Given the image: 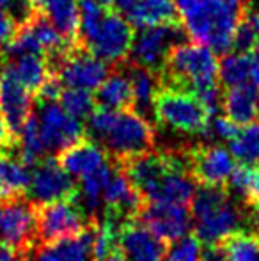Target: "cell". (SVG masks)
Masks as SVG:
<instances>
[{
	"mask_svg": "<svg viewBox=\"0 0 259 261\" xmlns=\"http://www.w3.org/2000/svg\"><path fill=\"white\" fill-rule=\"evenodd\" d=\"M160 75L162 86L188 91L195 94L211 114L222 101V86L218 82V57L206 45L195 41L176 43L169 50Z\"/></svg>",
	"mask_w": 259,
	"mask_h": 261,
	"instance_id": "obj_1",
	"label": "cell"
},
{
	"mask_svg": "<svg viewBox=\"0 0 259 261\" xmlns=\"http://www.w3.org/2000/svg\"><path fill=\"white\" fill-rule=\"evenodd\" d=\"M249 13V0H194L181 11V21L190 41L222 57L233 52L236 29Z\"/></svg>",
	"mask_w": 259,
	"mask_h": 261,
	"instance_id": "obj_2",
	"label": "cell"
},
{
	"mask_svg": "<svg viewBox=\"0 0 259 261\" xmlns=\"http://www.w3.org/2000/svg\"><path fill=\"white\" fill-rule=\"evenodd\" d=\"M194 234L204 244H218L242 227L243 213L231 203L225 187H199L190 203Z\"/></svg>",
	"mask_w": 259,
	"mask_h": 261,
	"instance_id": "obj_3",
	"label": "cell"
},
{
	"mask_svg": "<svg viewBox=\"0 0 259 261\" xmlns=\"http://www.w3.org/2000/svg\"><path fill=\"white\" fill-rule=\"evenodd\" d=\"M153 114L160 124L185 134L208 135L211 112L188 91L160 86L153 100Z\"/></svg>",
	"mask_w": 259,
	"mask_h": 261,
	"instance_id": "obj_4",
	"label": "cell"
},
{
	"mask_svg": "<svg viewBox=\"0 0 259 261\" xmlns=\"http://www.w3.org/2000/svg\"><path fill=\"white\" fill-rule=\"evenodd\" d=\"M155 137V130L140 112L135 109L119 110L114 124L100 144H103L105 151L114 158V162L121 164L128 158L153 151Z\"/></svg>",
	"mask_w": 259,
	"mask_h": 261,
	"instance_id": "obj_5",
	"label": "cell"
},
{
	"mask_svg": "<svg viewBox=\"0 0 259 261\" xmlns=\"http://www.w3.org/2000/svg\"><path fill=\"white\" fill-rule=\"evenodd\" d=\"M0 242L23 258H28L38 245V213L36 204L25 197L0 201Z\"/></svg>",
	"mask_w": 259,
	"mask_h": 261,
	"instance_id": "obj_6",
	"label": "cell"
},
{
	"mask_svg": "<svg viewBox=\"0 0 259 261\" xmlns=\"http://www.w3.org/2000/svg\"><path fill=\"white\" fill-rule=\"evenodd\" d=\"M112 66L101 61L85 48L80 41L73 43L69 50L53 66L52 73L61 79L63 86L76 89L96 91L112 73Z\"/></svg>",
	"mask_w": 259,
	"mask_h": 261,
	"instance_id": "obj_7",
	"label": "cell"
},
{
	"mask_svg": "<svg viewBox=\"0 0 259 261\" xmlns=\"http://www.w3.org/2000/svg\"><path fill=\"white\" fill-rule=\"evenodd\" d=\"M133 39L135 29L128 18L123 16L118 9H108L85 48L116 68L128 61Z\"/></svg>",
	"mask_w": 259,
	"mask_h": 261,
	"instance_id": "obj_8",
	"label": "cell"
},
{
	"mask_svg": "<svg viewBox=\"0 0 259 261\" xmlns=\"http://www.w3.org/2000/svg\"><path fill=\"white\" fill-rule=\"evenodd\" d=\"M36 213H38L39 244H52L63 238L76 237L93 222L80 208L76 197L36 204Z\"/></svg>",
	"mask_w": 259,
	"mask_h": 261,
	"instance_id": "obj_9",
	"label": "cell"
},
{
	"mask_svg": "<svg viewBox=\"0 0 259 261\" xmlns=\"http://www.w3.org/2000/svg\"><path fill=\"white\" fill-rule=\"evenodd\" d=\"M185 36L187 32L183 25H156L140 29V32L135 34L128 62L138 68L160 73L169 50L176 43H181Z\"/></svg>",
	"mask_w": 259,
	"mask_h": 261,
	"instance_id": "obj_10",
	"label": "cell"
},
{
	"mask_svg": "<svg viewBox=\"0 0 259 261\" xmlns=\"http://www.w3.org/2000/svg\"><path fill=\"white\" fill-rule=\"evenodd\" d=\"M188 174L200 187H227L236 158L222 146H194L183 153Z\"/></svg>",
	"mask_w": 259,
	"mask_h": 261,
	"instance_id": "obj_11",
	"label": "cell"
},
{
	"mask_svg": "<svg viewBox=\"0 0 259 261\" xmlns=\"http://www.w3.org/2000/svg\"><path fill=\"white\" fill-rule=\"evenodd\" d=\"M28 194L34 204H45L61 199H75L78 187L63 169L57 158H43L31 172Z\"/></svg>",
	"mask_w": 259,
	"mask_h": 261,
	"instance_id": "obj_12",
	"label": "cell"
},
{
	"mask_svg": "<svg viewBox=\"0 0 259 261\" xmlns=\"http://www.w3.org/2000/svg\"><path fill=\"white\" fill-rule=\"evenodd\" d=\"M137 220L144 224L155 237L165 244H172L174 240L188 234L192 227L190 206L169 203H146L142 204Z\"/></svg>",
	"mask_w": 259,
	"mask_h": 261,
	"instance_id": "obj_13",
	"label": "cell"
},
{
	"mask_svg": "<svg viewBox=\"0 0 259 261\" xmlns=\"http://www.w3.org/2000/svg\"><path fill=\"white\" fill-rule=\"evenodd\" d=\"M38 123L46 151L59 153L85 137V126L55 103H39Z\"/></svg>",
	"mask_w": 259,
	"mask_h": 261,
	"instance_id": "obj_14",
	"label": "cell"
},
{
	"mask_svg": "<svg viewBox=\"0 0 259 261\" xmlns=\"http://www.w3.org/2000/svg\"><path fill=\"white\" fill-rule=\"evenodd\" d=\"M34 93L20 84L7 64L4 75L0 76V114L16 139L20 137L27 119L34 114Z\"/></svg>",
	"mask_w": 259,
	"mask_h": 261,
	"instance_id": "obj_15",
	"label": "cell"
},
{
	"mask_svg": "<svg viewBox=\"0 0 259 261\" xmlns=\"http://www.w3.org/2000/svg\"><path fill=\"white\" fill-rule=\"evenodd\" d=\"M118 247L126 261H165L169 244L155 237L138 220H130L119 231Z\"/></svg>",
	"mask_w": 259,
	"mask_h": 261,
	"instance_id": "obj_16",
	"label": "cell"
},
{
	"mask_svg": "<svg viewBox=\"0 0 259 261\" xmlns=\"http://www.w3.org/2000/svg\"><path fill=\"white\" fill-rule=\"evenodd\" d=\"M98 222H91L76 237L63 238L52 244H39L28 258L32 261H94L93 245Z\"/></svg>",
	"mask_w": 259,
	"mask_h": 261,
	"instance_id": "obj_17",
	"label": "cell"
},
{
	"mask_svg": "<svg viewBox=\"0 0 259 261\" xmlns=\"http://www.w3.org/2000/svg\"><path fill=\"white\" fill-rule=\"evenodd\" d=\"M57 160L73 178H83L108 162L107 151L101 149L96 141H89L85 137L57 153Z\"/></svg>",
	"mask_w": 259,
	"mask_h": 261,
	"instance_id": "obj_18",
	"label": "cell"
},
{
	"mask_svg": "<svg viewBox=\"0 0 259 261\" xmlns=\"http://www.w3.org/2000/svg\"><path fill=\"white\" fill-rule=\"evenodd\" d=\"M220 107L224 116L238 126L256 123L259 121V89L254 84H242L224 89Z\"/></svg>",
	"mask_w": 259,
	"mask_h": 261,
	"instance_id": "obj_19",
	"label": "cell"
},
{
	"mask_svg": "<svg viewBox=\"0 0 259 261\" xmlns=\"http://www.w3.org/2000/svg\"><path fill=\"white\" fill-rule=\"evenodd\" d=\"M128 21L138 31L156 25H183L176 0H137L128 9Z\"/></svg>",
	"mask_w": 259,
	"mask_h": 261,
	"instance_id": "obj_20",
	"label": "cell"
},
{
	"mask_svg": "<svg viewBox=\"0 0 259 261\" xmlns=\"http://www.w3.org/2000/svg\"><path fill=\"white\" fill-rule=\"evenodd\" d=\"M125 62L116 66L112 73L107 76L103 84L96 89L94 96H96L98 107L112 110H131L135 109V98L133 89H131V82L128 71H123Z\"/></svg>",
	"mask_w": 259,
	"mask_h": 261,
	"instance_id": "obj_21",
	"label": "cell"
},
{
	"mask_svg": "<svg viewBox=\"0 0 259 261\" xmlns=\"http://www.w3.org/2000/svg\"><path fill=\"white\" fill-rule=\"evenodd\" d=\"M31 185V171L20 160L0 153V201L25 197Z\"/></svg>",
	"mask_w": 259,
	"mask_h": 261,
	"instance_id": "obj_22",
	"label": "cell"
},
{
	"mask_svg": "<svg viewBox=\"0 0 259 261\" xmlns=\"http://www.w3.org/2000/svg\"><path fill=\"white\" fill-rule=\"evenodd\" d=\"M9 68L13 69L14 76L20 80V84H23L34 94L52 73L46 59L38 54L20 55V57H16V61L9 62Z\"/></svg>",
	"mask_w": 259,
	"mask_h": 261,
	"instance_id": "obj_23",
	"label": "cell"
},
{
	"mask_svg": "<svg viewBox=\"0 0 259 261\" xmlns=\"http://www.w3.org/2000/svg\"><path fill=\"white\" fill-rule=\"evenodd\" d=\"M128 66V76L131 82V89H133V98H135V110L138 109H148L149 105L153 107V100H155L156 91L160 89L162 82H160V75L155 71H149V69L138 68L135 64Z\"/></svg>",
	"mask_w": 259,
	"mask_h": 261,
	"instance_id": "obj_24",
	"label": "cell"
},
{
	"mask_svg": "<svg viewBox=\"0 0 259 261\" xmlns=\"http://www.w3.org/2000/svg\"><path fill=\"white\" fill-rule=\"evenodd\" d=\"M250 79V55L231 52L218 59V82L222 89L247 84Z\"/></svg>",
	"mask_w": 259,
	"mask_h": 261,
	"instance_id": "obj_25",
	"label": "cell"
},
{
	"mask_svg": "<svg viewBox=\"0 0 259 261\" xmlns=\"http://www.w3.org/2000/svg\"><path fill=\"white\" fill-rule=\"evenodd\" d=\"M18 146H20V160L27 167L38 165L45 156L46 149L43 146L41 135H39V123L36 114H32L25 123V126L21 128L20 137H18Z\"/></svg>",
	"mask_w": 259,
	"mask_h": 261,
	"instance_id": "obj_26",
	"label": "cell"
},
{
	"mask_svg": "<svg viewBox=\"0 0 259 261\" xmlns=\"http://www.w3.org/2000/svg\"><path fill=\"white\" fill-rule=\"evenodd\" d=\"M231 155L245 165H259V121L240 128L238 135L229 141Z\"/></svg>",
	"mask_w": 259,
	"mask_h": 261,
	"instance_id": "obj_27",
	"label": "cell"
},
{
	"mask_svg": "<svg viewBox=\"0 0 259 261\" xmlns=\"http://www.w3.org/2000/svg\"><path fill=\"white\" fill-rule=\"evenodd\" d=\"M231 261H259V234L238 229L220 242Z\"/></svg>",
	"mask_w": 259,
	"mask_h": 261,
	"instance_id": "obj_28",
	"label": "cell"
},
{
	"mask_svg": "<svg viewBox=\"0 0 259 261\" xmlns=\"http://www.w3.org/2000/svg\"><path fill=\"white\" fill-rule=\"evenodd\" d=\"M59 105L68 116L75 119H89L91 114L96 110V96L93 91L76 89V87H66L59 96Z\"/></svg>",
	"mask_w": 259,
	"mask_h": 261,
	"instance_id": "obj_29",
	"label": "cell"
},
{
	"mask_svg": "<svg viewBox=\"0 0 259 261\" xmlns=\"http://www.w3.org/2000/svg\"><path fill=\"white\" fill-rule=\"evenodd\" d=\"M227 187L242 196L245 203L259 201V165H238L233 171Z\"/></svg>",
	"mask_w": 259,
	"mask_h": 261,
	"instance_id": "obj_30",
	"label": "cell"
},
{
	"mask_svg": "<svg viewBox=\"0 0 259 261\" xmlns=\"http://www.w3.org/2000/svg\"><path fill=\"white\" fill-rule=\"evenodd\" d=\"M200 240L190 233L169 244L165 261H200Z\"/></svg>",
	"mask_w": 259,
	"mask_h": 261,
	"instance_id": "obj_31",
	"label": "cell"
},
{
	"mask_svg": "<svg viewBox=\"0 0 259 261\" xmlns=\"http://www.w3.org/2000/svg\"><path fill=\"white\" fill-rule=\"evenodd\" d=\"M257 46V38H256V31H254L252 23L249 20V14L243 18V21L238 25L235 34V41H233V50L235 52H242V54H249L252 52Z\"/></svg>",
	"mask_w": 259,
	"mask_h": 261,
	"instance_id": "obj_32",
	"label": "cell"
},
{
	"mask_svg": "<svg viewBox=\"0 0 259 261\" xmlns=\"http://www.w3.org/2000/svg\"><path fill=\"white\" fill-rule=\"evenodd\" d=\"M64 86L61 82V79L55 75V73H50L48 79L41 84L38 91H36V101L38 103H55L59 101V96L63 93Z\"/></svg>",
	"mask_w": 259,
	"mask_h": 261,
	"instance_id": "obj_33",
	"label": "cell"
},
{
	"mask_svg": "<svg viewBox=\"0 0 259 261\" xmlns=\"http://www.w3.org/2000/svg\"><path fill=\"white\" fill-rule=\"evenodd\" d=\"M240 128L236 123H233L231 119H227L225 116H218L213 119V124H211V128H208V135L210 134H215L217 137L224 139V141H233V139L238 135Z\"/></svg>",
	"mask_w": 259,
	"mask_h": 261,
	"instance_id": "obj_34",
	"label": "cell"
},
{
	"mask_svg": "<svg viewBox=\"0 0 259 261\" xmlns=\"http://www.w3.org/2000/svg\"><path fill=\"white\" fill-rule=\"evenodd\" d=\"M16 31H18L16 20L7 11L0 9V48L6 50V46L13 41Z\"/></svg>",
	"mask_w": 259,
	"mask_h": 261,
	"instance_id": "obj_35",
	"label": "cell"
},
{
	"mask_svg": "<svg viewBox=\"0 0 259 261\" xmlns=\"http://www.w3.org/2000/svg\"><path fill=\"white\" fill-rule=\"evenodd\" d=\"M200 261H231V258L224 245L218 242V244H206V247L200 252Z\"/></svg>",
	"mask_w": 259,
	"mask_h": 261,
	"instance_id": "obj_36",
	"label": "cell"
},
{
	"mask_svg": "<svg viewBox=\"0 0 259 261\" xmlns=\"http://www.w3.org/2000/svg\"><path fill=\"white\" fill-rule=\"evenodd\" d=\"M14 146H18V139L13 135L6 119L0 114V149H13Z\"/></svg>",
	"mask_w": 259,
	"mask_h": 261,
	"instance_id": "obj_37",
	"label": "cell"
},
{
	"mask_svg": "<svg viewBox=\"0 0 259 261\" xmlns=\"http://www.w3.org/2000/svg\"><path fill=\"white\" fill-rule=\"evenodd\" d=\"M250 55V79H252V84L259 89V45L252 52H249Z\"/></svg>",
	"mask_w": 259,
	"mask_h": 261,
	"instance_id": "obj_38",
	"label": "cell"
},
{
	"mask_svg": "<svg viewBox=\"0 0 259 261\" xmlns=\"http://www.w3.org/2000/svg\"><path fill=\"white\" fill-rule=\"evenodd\" d=\"M20 258H23L20 252L0 242V261H18Z\"/></svg>",
	"mask_w": 259,
	"mask_h": 261,
	"instance_id": "obj_39",
	"label": "cell"
},
{
	"mask_svg": "<svg viewBox=\"0 0 259 261\" xmlns=\"http://www.w3.org/2000/svg\"><path fill=\"white\" fill-rule=\"evenodd\" d=\"M249 20H250V23H252L254 31H256L257 45H259V11H250V13H249Z\"/></svg>",
	"mask_w": 259,
	"mask_h": 261,
	"instance_id": "obj_40",
	"label": "cell"
},
{
	"mask_svg": "<svg viewBox=\"0 0 259 261\" xmlns=\"http://www.w3.org/2000/svg\"><path fill=\"white\" fill-rule=\"evenodd\" d=\"M7 64H9V55H7V52L4 48H0V76L4 75Z\"/></svg>",
	"mask_w": 259,
	"mask_h": 261,
	"instance_id": "obj_41",
	"label": "cell"
},
{
	"mask_svg": "<svg viewBox=\"0 0 259 261\" xmlns=\"http://www.w3.org/2000/svg\"><path fill=\"white\" fill-rule=\"evenodd\" d=\"M137 2V0H116V9H126L128 11L131 6H133V4Z\"/></svg>",
	"mask_w": 259,
	"mask_h": 261,
	"instance_id": "obj_42",
	"label": "cell"
},
{
	"mask_svg": "<svg viewBox=\"0 0 259 261\" xmlns=\"http://www.w3.org/2000/svg\"><path fill=\"white\" fill-rule=\"evenodd\" d=\"M93 2H96L103 9H116V0H93Z\"/></svg>",
	"mask_w": 259,
	"mask_h": 261,
	"instance_id": "obj_43",
	"label": "cell"
},
{
	"mask_svg": "<svg viewBox=\"0 0 259 261\" xmlns=\"http://www.w3.org/2000/svg\"><path fill=\"white\" fill-rule=\"evenodd\" d=\"M7 4H9V0H0V9H4V7H7Z\"/></svg>",
	"mask_w": 259,
	"mask_h": 261,
	"instance_id": "obj_44",
	"label": "cell"
},
{
	"mask_svg": "<svg viewBox=\"0 0 259 261\" xmlns=\"http://www.w3.org/2000/svg\"><path fill=\"white\" fill-rule=\"evenodd\" d=\"M18 261H28V258H20V259H18Z\"/></svg>",
	"mask_w": 259,
	"mask_h": 261,
	"instance_id": "obj_45",
	"label": "cell"
}]
</instances>
